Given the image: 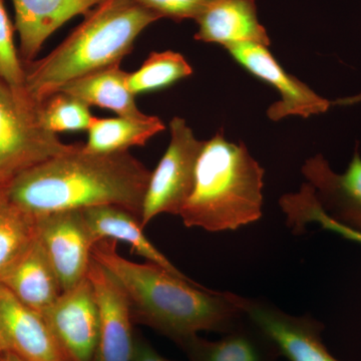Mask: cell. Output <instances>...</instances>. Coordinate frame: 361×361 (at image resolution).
<instances>
[{"instance_id": "4fadbf2b", "label": "cell", "mask_w": 361, "mask_h": 361, "mask_svg": "<svg viewBox=\"0 0 361 361\" xmlns=\"http://www.w3.org/2000/svg\"><path fill=\"white\" fill-rule=\"evenodd\" d=\"M0 327L9 351L23 361H68L39 312L0 284Z\"/></svg>"}, {"instance_id": "30bf717a", "label": "cell", "mask_w": 361, "mask_h": 361, "mask_svg": "<svg viewBox=\"0 0 361 361\" xmlns=\"http://www.w3.org/2000/svg\"><path fill=\"white\" fill-rule=\"evenodd\" d=\"M231 58L254 77L267 82L279 92L280 101L271 104L267 110L271 121L286 116H311L326 113L331 102L316 94L307 85L279 65L268 47L258 44H239L228 47Z\"/></svg>"}, {"instance_id": "83f0119b", "label": "cell", "mask_w": 361, "mask_h": 361, "mask_svg": "<svg viewBox=\"0 0 361 361\" xmlns=\"http://www.w3.org/2000/svg\"><path fill=\"white\" fill-rule=\"evenodd\" d=\"M361 103V92L356 94V96H351L348 97H342V99H336V102L331 103L332 104H337V106H353V104Z\"/></svg>"}, {"instance_id": "44dd1931", "label": "cell", "mask_w": 361, "mask_h": 361, "mask_svg": "<svg viewBox=\"0 0 361 361\" xmlns=\"http://www.w3.org/2000/svg\"><path fill=\"white\" fill-rule=\"evenodd\" d=\"M280 208L286 218V224L295 235L305 233L310 223H316L327 231L361 244V232L337 222L323 210L310 183H304L295 193H287L280 198Z\"/></svg>"}, {"instance_id": "277c9868", "label": "cell", "mask_w": 361, "mask_h": 361, "mask_svg": "<svg viewBox=\"0 0 361 361\" xmlns=\"http://www.w3.org/2000/svg\"><path fill=\"white\" fill-rule=\"evenodd\" d=\"M264 169L222 130L204 141L193 191L179 214L187 228L234 231L262 217Z\"/></svg>"}, {"instance_id": "3957f363", "label": "cell", "mask_w": 361, "mask_h": 361, "mask_svg": "<svg viewBox=\"0 0 361 361\" xmlns=\"http://www.w3.org/2000/svg\"><path fill=\"white\" fill-rule=\"evenodd\" d=\"M160 18L135 0H104L49 56L25 66L26 94L39 106L66 82L120 65L140 33Z\"/></svg>"}, {"instance_id": "f1b7e54d", "label": "cell", "mask_w": 361, "mask_h": 361, "mask_svg": "<svg viewBox=\"0 0 361 361\" xmlns=\"http://www.w3.org/2000/svg\"><path fill=\"white\" fill-rule=\"evenodd\" d=\"M0 361H23L18 356L14 355L11 351H4L0 353Z\"/></svg>"}, {"instance_id": "ac0fdd59", "label": "cell", "mask_w": 361, "mask_h": 361, "mask_svg": "<svg viewBox=\"0 0 361 361\" xmlns=\"http://www.w3.org/2000/svg\"><path fill=\"white\" fill-rule=\"evenodd\" d=\"M85 222L94 243L101 240L125 242L133 253L148 262L161 266L180 277H187L148 238L141 219L130 211L118 206L104 205L85 209Z\"/></svg>"}, {"instance_id": "d6986e66", "label": "cell", "mask_w": 361, "mask_h": 361, "mask_svg": "<svg viewBox=\"0 0 361 361\" xmlns=\"http://www.w3.org/2000/svg\"><path fill=\"white\" fill-rule=\"evenodd\" d=\"M129 73L120 65L106 66L66 82L59 92L77 97L87 106L115 111L118 116L140 118L147 115L137 106L128 84Z\"/></svg>"}, {"instance_id": "f546056e", "label": "cell", "mask_w": 361, "mask_h": 361, "mask_svg": "<svg viewBox=\"0 0 361 361\" xmlns=\"http://www.w3.org/2000/svg\"><path fill=\"white\" fill-rule=\"evenodd\" d=\"M4 351H9L8 344H7L6 337L4 336L1 327H0V353Z\"/></svg>"}, {"instance_id": "7a4b0ae2", "label": "cell", "mask_w": 361, "mask_h": 361, "mask_svg": "<svg viewBox=\"0 0 361 361\" xmlns=\"http://www.w3.org/2000/svg\"><path fill=\"white\" fill-rule=\"evenodd\" d=\"M118 242L94 244L92 258L113 275L129 302L133 322L179 344L201 331L225 334L244 317L238 295L207 289L154 264L123 258Z\"/></svg>"}, {"instance_id": "e0dca14e", "label": "cell", "mask_w": 361, "mask_h": 361, "mask_svg": "<svg viewBox=\"0 0 361 361\" xmlns=\"http://www.w3.org/2000/svg\"><path fill=\"white\" fill-rule=\"evenodd\" d=\"M0 284L39 314L63 293L59 278L37 238L2 273Z\"/></svg>"}, {"instance_id": "7c38bea8", "label": "cell", "mask_w": 361, "mask_h": 361, "mask_svg": "<svg viewBox=\"0 0 361 361\" xmlns=\"http://www.w3.org/2000/svg\"><path fill=\"white\" fill-rule=\"evenodd\" d=\"M302 174L330 217L361 232V156L358 146L343 174L334 172L320 154L306 160Z\"/></svg>"}, {"instance_id": "603a6c76", "label": "cell", "mask_w": 361, "mask_h": 361, "mask_svg": "<svg viewBox=\"0 0 361 361\" xmlns=\"http://www.w3.org/2000/svg\"><path fill=\"white\" fill-rule=\"evenodd\" d=\"M192 73L193 68L179 52H152L139 70L129 73L128 84L130 92L137 96L166 89Z\"/></svg>"}, {"instance_id": "d4e9b609", "label": "cell", "mask_w": 361, "mask_h": 361, "mask_svg": "<svg viewBox=\"0 0 361 361\" xmlns=\"http://www.w3.org/2000/svg\"><path fill=\"white\" fill-rule=\"evenodd\" d=\"M13 32L4 2L0 0V78L11 89L28 97L25 89V65L14 44Z\"/></svg>"}, {"instance_id": "ffe728a7", "label": "cell", "mask_w": 361, "mask_h": 361, "mask_svg": "<svg viewBox=\"0 0 361 361\" xmlns=\"http://www.w3.org/2000/svg\"><path fill=\"white\" fill-rule=\"evenodd\" d=\"M166 129L165 123L155 116L133 118H94L90 123L89 139L84 145L90 153L111 154L128 152L132 147H142L157 134Z\"/></svg>"}, {"instance_id": "9c48e42d", "label": "cell", "mask_w": 361, "mask_h": 361, "mask_svg": "<svg viewBox=\"0 0 361 361\" xmlns=\"http://www.w3.org/2000/svg\"><path fill=\"white\" fill-rule=\"evenodd\" d=\"M240 307L289 361H341L322 339L324 326L310 314L292 315L263 299L238 295Z\"/></svg>"}, {"instance_id": "4316f807", "label": "cell", "mask_w": 361, "mask_h": 361, "mask_svg": "<svg viewBox=\"0 0 361 361\" xmlns=\"http://www.w3.org/2000/svg\"><path fill=\"white\" fill-rule=\"evenodd\" d=\"M132 361H173L168 360L165 356L160 355L155 348L152 346L140 334L135 336L134 341V350H133Z\"/></svg>"}, {"instance_id": "cb8c5ba5", "label": "cell", "mask_w": 361, "mask_h": 361, "mask_svg": "<svg viewBox=\"0 0 361 361\" xmlns=\"http://www.w3.org/2000/svg\"><path fill=\"white\" fill-rule=\"evenodd\" d=\"M37 120L52 134L89 130L94 116L90 106L63 92H56L37 106Z\"/></svg>"}, {"instance_id": "ba28073f", "label": "cell", "mask_w": 361, "mask_h": 361, "mask_svg": "<svg viewBox=\"0 0 361 361\" xmlns=\"http://www.w3.org/2000/svg\"><path fill=\"white\" fill-rule=\"evenodd\" d=\"M42 315L68 361H94L101 317L87 275L77 286L63 291Z\"/></svg>"}, {"instance_id": "5b68a950", "label": "cell", "mask_w": 361, "mask_h": 361, "mask_svg": "<svg viewBox=\"0 0 361 361\" xmlns=\"http://www.w3.org/2000/svg\"><path fill=\"white\" fill-rule=\"evenodd\" d=\"M37 106L0 78V187L37 164L68 153L78 144H65L44 130Z\"/></svg>"}, {"instance_id": "9a60e30c", "label": "cell", "mask_w": 361, "mask_h": 361, "mask_svg": "<svg viewBox=\"0 0 361 361\" xmlns=\"http://www.w3.org/2000/svg\"><path fill=\"white\" fill-rule=\"evenodd\" d=\"M23 65L35 61L45 40L71 18L104 0H13Z\"/></svg>"}, {"instance_id": "2e32d148", "label": "cell", "mask_w": 361, "mask_h": 361, "mask_svg": "<svg viewBox=\"0 0 361 361\" xmlns=\"http://www.w3.org/2000/svg\"><path fill=\"white\" fill-rule=\"evenodd\" d=\"M177 345L189 361H278L281 357L269 337L246 316L218 341L196 334Z\"/></svg>"}, {"instance_id": "7402d4cb", "label": "cell", "mask_w": 361, "mask_h": 361, "mask_svg": "<svg viewBox=\"0 0 361 361\" xmlns=\"http://www.w3.org/2000/svg\"><path fill=\"white\" fill-rule=\"evenodd\" d=\"M37 222L0 187V276L37 238Z\"/></svg>"}, {"instance_id": "484cf974", "label": "cell", "mask_w": 361, "mask_h": 361, "mask_svg": "<svg viewBox=\"0 0 361 361\" xmlns=\"http://www.w3.org/2000/svg\"><path fill=\"white\" fill-rule=\"evenodd\" d=\"M161 18L180 21L196 20L211 0H135Z\"/></svg>"}, {"instance_id": "8992f818", "label": "cell", "mask_w": 361, "mask_h": 361, "mask_svg": "<svg viewBox=\"0 0 361 361\" xmlns=\"http://www.w3.org/2000/svg\"><path fill=\"white\" fill-rule=\"evenodd\" d=\"M170 130V144L152 172L145 197L141 219L144 228L161 214L179 216L193 191L204 141H199L186 121L179 116L171 121Z\"/></svg>"}, {"instance_id": "8fae6325", "label": "cell", "mask_w": 361, "mask_h": 361, "mask_svg": "<svg viewBox=\"0 0 361 361\" xmlns=\"http://www.w3.org/2000/svg\"><path fill=\"white\" fill-rule=\"evenodd\" d=\"M87 275L94 287L101 317L94 361H132L134 322L125 293L113 275L92 258Z\"/></svg>"}, {"instance_id": "6da1fadb", "label": "cell", "mask_w": 361, "mask_h": 361, "mask_svg": "<svg viewBox=\"0 0 361 361\" xmlns=\"http://www.w3.org/2000/svg\"><path fill=\"white\" fill-rule=\"evenodd\" d=\"M152 172L129 152L90 153L84 145L16 176L6 191L35 217L111 205L142 219Z\"/></svg>"}, {"instance_id": "5bb4252c", "label": "cell", "mask_w": 361, "mask_h": 361, "mask_svg": "<svg viewBox=\"0 0 361 361\" xmlns=\"http://www.w3.org/2000/svg\"><path fill=\"white\" fill-rule=\"evenodd\" d=\"M195 39L217 44L224 49L239 44L269 47L267 30L258 18L255 0H211L195 20Z\"/></svg>"}, {"instance_id": "52a82bcc", "label": "cell", "mask_w": 361, "mask_h": 361, "mask_svg": "<svg viewBox=\"0 0 361 361\" xmlns=\"http://www.w3.org/2000/svg\"><path fill=\"white\" fill-rule=\"evenodd\" d=\"M37 238L63 291L87 277L94 241L82 210L61 211L37 217Z\"/></svg>"}]
</instances>
